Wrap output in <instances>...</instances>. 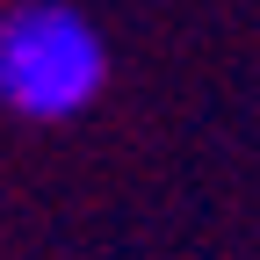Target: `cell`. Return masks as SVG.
<instances>
[{
  "label": "cell",
  "instance_id": "cell-1",
  "mask_svg": "<svg viewBox=\"0 0 260 260\" xmlns=\"http://www.w3.org/2000/svg\"><path fill=\"white\" fill-rule=\"evenodd\" d=\"M109 87V44L73 0H15L0 15V109L22 123H73Z\"/></svg>",
  "mask_w": 260,
  "mask_h": 260
}]
</instances>
